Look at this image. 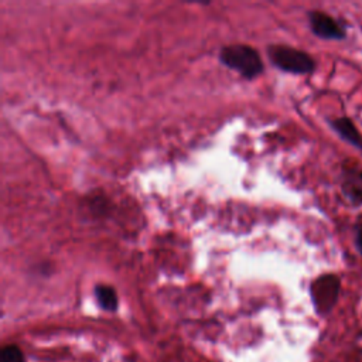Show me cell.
<instances>
[{
  "label": "cell",
  "instance_id": "52a82bcc",
  "mask_svg": "<svg viewBox=\"0 0 362 362\" xmlns=\"http://www.w3.org/2000/svg\"><path fill=\"white\" fill-rule=\"evenodd\" d=\"M95 296L99 305L106 311H115L117 308V294L110 286L99 284L95 287Z\"/></svg>",
  "mask_w": 362,
  "mask_h": 362
},
{
  "label": "cell",
  "instance_id": "8992f818",
  "mask_svg": "<svg viewBox=\"0 0 362 362\" xmlns=\"http://www.w3.org/2000/svg\"><path fill=\"white\" fill-rule=\"evenodd\" d=\"M332 126L346 141H349L351 144H354L356 147H362V137H361L359 132L356 130V127L354 126V123L349 119H346V117L337 119L332 123Z\"/></svg>",
  "mask_w": 362,
  "mask_h": 362
},
{
  "label": "cell",
  "instance_id": "9c48e42d",
  "mask_svg": "<svg viewBox=\"0 0 362 362\" xmlns=\"http://www.w3.org/2000/svg\"><path fill=\"white\" fill-rule=\"evenodd\" d=\"M358 246H359V250L362 252V228L358 232Z\"/></svg>",
  "mask_w": 362,
  "mask_h": 362
},
{
  "label": "cell",
  "instance_id": "5b68a950",
  "mask_svg": "<svg viewBox=\"0 0 362 362\" xmlns=\"http://www.w3.org/2000/svg\"><path fill=\"white\" fill-rule=\"evenodd\" d=\"M342 187L354 202H362V173L359 170L345 171Z\"/></svg>",
  "mask_w": 362,
  "mask_h": 362
},
{
  "label": "cell",
  "instance_id": "7a4b0ae2",
  "mask_svg": "<svg viewBox=\"0 0 362 362\" xmlns=\"http://www.w3.org/2000/svg\"><path fill=\"white\" fill-rule=\"evenodd\" d=\"M267 54L272 62L281 71L291 74H308L314 69L313 58L296 48L287 45H270Z\"/></svg>",
  "mask_w": 362,
  "mask_h": 362
},
{
  "label": "cell",
  "instance_id": "ba28073f",
  "mask_svg": "<svg viewBox=\"0 0 362 362\" xmlns=\"http://www.w3.org/2000/svg\"><path fill=\"white\" fill-rule=\"evenodd\" d=\"M0 362H25V359L16 345H6L0 351Z\"/></svg>",
  "mask_w": 362,
  "mask_h": 362
},
{
  "label": "cell",
  "instance_id": "6da1fadb",
  "mask_svg": "<svg viewBox=\"0 0 362 362\" xmlns=\"http://www.w3.org/2000/svg\"><path fill=\"white\" fill-rule=\"evenodd\" d=\"M219 59L228 68L252 79L263 71V62L255 48L245 44L226 45L219 52Z\"/></svg>",
  "mask_w": 362,
  "mask_h": 362
},
{
  "label": "cell",
  "instance_id": "277c9868",
  "mask_svg": "<svg viewBox=\"0 0 362 362\" xmlns=\"http://www.w3.org/2000/svg\"><path fill=\"white\" fill-rule=\"evenodd\" d=\"M310 25L315 35L327 40H339L344 38L342 27L328 14L321 11L310 13Z\"/></svg>",
  "mask_w": 362,
  "mask_h": 362
},
{
  "label": "cell",
  "instance_id": "3957f363",
  "mask_svg": "<svg viewBox=\"0 0 362 362\" xmlns=\"http://www.w3.org/2000/svg\"><path fill=\"white\" fill-rule=\"evenodd\" d=\"M339 293V280L334 274L318 277L311 286V298L320 314H327L337 303Z\"/></svg>",
  "mask_w": 362,
  "mask_h": 362
}]
</instances>
